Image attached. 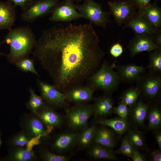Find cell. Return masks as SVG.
Masks as SVG:
<instances>
[{
	"instance_id": "1",
	"label": "cell",
	"mask_w": 161,
	"mask_h": 161,
	"mask_svg": "<svg viewBox=\"0 0 161 161\" xmlns=\"http://www.w3.org/2000/svg\"><path fill=\"white\" fill-rule=\"evenodd\" d=\"M91 23L55 26L44 30L32 52L64 93L80 86L101 65L105 52Z\"/></svg>"
},
{
	"instance_id": "2",
	"label": "cell",
	"mask_w": 161,
	"mask_h": 161,
	"mask_svg": "<svg viewBox=\"0 0 161 161\" xmlns=\"http://www.w3.org/2000/svg\"><path fill=\"white\" fill-rule=\"evenodd\" d=\"M36 40L32 29L24 26L10 30L0 44L6 43L9 45L10 52L6 56L10 63L15 64L32 53Z\"/></svg>"
},
{
	"instance_id": "3",
	"label": "cell",
	"mask_w": 161,
	"mask_h": 161,
	"mask_svg": "<svg viewBox=\"0 0 161 161\" xmlns=\"http://www.w3.org/2000/svg\"><path fill=\"white\" fill-rule=\"evenodd\" d=\"M113 67L104 61L98 70L89 78V86L95 90L99 89L107 94L117 89L120 80Z\"/></svg>"
},
{
	"instance_id": "4",
	"label": "cell",
	"mask_w": 161,
	"mask_h": 161,
	"mask_svg": "<svg viewBox=\"0 0 161 161\" xmlns=\"http://www.w3.org/2000/svg\"><path fill=\"white\" fill-rule=\"evenodd\" d=\"M75 6L82 17L97 26L105 28L110 22V12L104 11L101 4L94 0H84L82 4Z\"/></svg>"
},
{
	"instance_id": "5",
	"label": "cell",
	"mask_w": 161,
	"mask_h": 161,
	"mask_svg": "<svg viewBox=\"0 0 161 161\" xmlns=\"http://www.w3.org/2000/svg\"><path fill=\"white\" fill-rule=\"evenodd\" d=\"M60 3L58 0H33L22 10L21 19L26 22H32L51 13Z\"/></svg>"
},
{
	"instance_id": "6",
	"label": "cell",
	"mask_w": 161,
	"mask_h": 161,
	"mask_svg": "<svg viewBox=\"0 0 161 161\" xmlns=\"http://www.w3.org/2000/svg\"><path fill=\"white\" fill-rule=\"evenodd\" d=\"M136 87L145 98L156 100L160 96L161 91V73L149 72L143 75L137 82Z\"/></svg>"
},
{
	"instance_id": "7",
	"label": "cell",
	"mask_w": 161,
	"mask_h": 161,
	"mask_svg": "<svg viewBox=\"0 0 161 161\" xmlns=\"http://www.w3.org/2000/svg\"><path fill=\"white\" fill-rule=\"evenodd\" d=\"M110 13L113 15L119 26L123 25L137 11V5L131 0L109 1L107 2Z\"/></svg>"
},
{
	"instance_id": "8",
	"label": "cell",
	"mask_w": 161,
	"mask_h": 161,
	"mask_svg": "<svg viewBox=\"0 0 161 161\" xmlns=\"http://www.w3.org/2000/svg\"><path fill=\"white\" fill-rule=\"evenodd\" d=\"M93 113V105L77 104L67 112L66 118L69 126L74 130L84 129L87 127Z\"/></svg>"
},
{
	"instance_id": "9",
	"label": "cell",
	"mask_w": 161,
	"mask_h": 161,
	"mask_svg": "<svg viewBox=\"0 0 161 161\" xmlns=\"http://www.w3.org/2000/svg\"><path fill=\"white\" fill-rule=\"evenodd\" d=\"M72 0H64L52 11L49 20L52 22H69L82 17L76 10Z\"/></svg>"
},
{
	"instance_id": "10",
	"label": "cell",
	"mask_w": 161,
	"mask_h": 161,
	"mask_svg": "<svg viewBox=\"0 0 161 161\" xmlns=\"http://www.w3.org/2000/svg\"><path fill=\"white\" fill-rule=\"evenodd\" d=\"M128 49L131 57L144 51L150 52L161 49L154 43L153 35H135L129 41Z\"/></svg>"
},
{
	"instance_id": "11",
	"label": "cell",
	"mask_w": 161,
	"mask_h": 161,
	"mask_svg": "<svg viewBox=\"0 0 161 161\" xmlns=\"http://www.w3.org/2000/svg\"><path fill=\"white\" fill-rule=\"evenodd\" d=\"M123 28H129L134 32L135 35H153L160 29H158L147 21L137 12L123 25Z\"/></svg>"
},
{
	"instance_id": "12",
	"label": "cell",
	"mask_w": 161,
	"mask_h": 161,
	"mask_svg": "<svg viewBox=\"0 0 161 161\" xmlns=\"http://www.w3.org/2000/svg\"><path fill=\"white\" fill-rule=\"evenodd\" d=\"M38 84L42 97L49 104L57 106L65 104L66 100L64 93L57 89L54 85L39 80H38Z\"/></svg>"
},
{
	"instance_id": "13",
	"label": "cell",
	"mask_w": 161,
	"mask_h": 161,
	"mask_svg": "<svg viewBox=\"0 0 161 161\" xmlns=\"http://www.w3.org/2000/svg\"><path fill=\"white\" fill-rule=\"evenodd\" d=\"M115 67L121 81L126 83L137 82L143 75L147 68L142 66H139L134 64L116 66Z\"/></svg>"
},
{
	"instance_id": "14",
	"label": "cell",
	"mask_w": 161,
	"mask_h": 161,
	"mask_svg": "<svg viewBox=\"0 0 161 161\" xmlns=\"http://www.w3.org/2000/svg\"><path fill=\"white\" fill-rule=\"evenodd\" d=\"M16 7L9 1H0V30L12 29L16 19Z\"/></svg>"
},
{
	"instance_id": "15",
	"label": "cell",
	"mask_w": 161,
	"mask_h": 161,
	"mask_svg": "<svg viewBox=\"0 0 161 161\" xmlns=\"http://www.w3.org/2000/svg\"><path fill=\"white\" fill-rule=\"evenodd\" d=\"M94 90L89 86H80L71 89L64 93L66 100L78 104L92 100Z\"/></svg>"
},
{
	"instance_id": "16",
	"label": "cell",
	"mask_w": 161,
	"mask_h": 161,
	"mask_svg": "<svg viewBox=\"0 0 161 161\" xmlns=\"http://www.w3.org/2000/svg\"><path fill=\"white\" fill-rule=\"evenodd\" d=\"M138 11L153 26L161 29V8L156 1L149 3Z\"/></svg>"
},
{
	"instance_id": "17",
	"label": "cell",
	"mask_w": 161,
	"mask_h": 161,
	"mask_svg": "<svg viewBox=\"0 0 161 161\" xmlns=\"http://www.w3.org/2000/svg\"><path fill=\"white\" fill-rule=\"evenodd\" d=\"M38 113L39 119L43 124L47 126V130L49 133L55 127L59 126L62 122L61 116L49 107L45 105L40 109Z\"/></svg>"
},
{
	"instance_id": "18",
	"label": "cell",
	"mask_w": 161,
	"mask_h": 161,
	"mask_svg": "<svg viewBox=\"0 0 161 161\" xmlns=\"http://www.w3.org/2000/svg\"><path fill=\"white\" fill-rule=\"evenodd\" d=\"M93 107V114L96 117L107 116L113 113V101L112 97L108 95L97 97L94 99Z\"/></svg>"
},
{
	"instance_id": "19",
	"label": "cell",
	"mask_w": 161,
	"mask_h": 161,
	"mask_svg": "<svg viewBox=\"0 0 161 161\" xmlns=\"http://www.w3.org/2000/svg\"><path fill=\"white\" fill-rule=\"evenodd\" d=\"M93 143L99 144L112 149L116 144L114 134L106 126L96 128Z\"/></svg>"
},
{
	"instance_id": "20",
	"label": "cell",
	"mask_w": 161,
	"mask_h": 161,
	"mask_svg": "<svg viewBox=\"0 0 161 161\" xmlns=\"http://www.w3.org/2000/svg\"><path fill=\"white\" fill-rule=\"evenodd\" d=\"M79 134L78 132H70L61 134L53 143V148L59 152L69 149L73 145L76 144Z\"/></svg>"
},
{
	"instance_id": "21",
	"label": "cell",
	"mask_w": 161,
	"mask_h": 161,
	"mask_svg": "<svg viewBox=\"0 0 161 161\" xmlns=\"http://www.w3.org/2000/svg\"><path fill=\"white\" fill-rule=\"evenodd\" d=\"M93 143L88 147V153L90 156L96 159L118 160L112 149L99 144Z\"/></svg>"
},
{
	"instance_id": "22",
	"label": "cell",
	"mask_w": 161,
	"mask_h": 161,
	"mask_svg": "<svg viewBox=\"0 0 161 161\" xmlns=\"http://www.w3.org/2000/svg\"><path fill=\"white\" fill-rule=\"evenodd\" d=\"M149 107L148 104L140 100L130 107L131 118L135 123L140 126L143 125Z\"/></svg>"
},
{
	"instance_id": "23",
	"label": "cell",
	"mask_w": 161,
	"mask_h": 161,
	"mask_svg": "<svg viewBox=\"0 0 161 161\" xmlns=\"http://www.w3.org/2000/svg\"><path fill=\"white\" fill-rule=\"evenodd\" d=\"M96 122L97 124L111 128L120 135L126 131L129 126V124L127 120L119 117L109 119L100 118L97 120Z\"/></svg>"
},
{
	"instance_id": "24",
	"label": "cell",
	"mask_w": 161,
	"mask_h": 161,
	"mask_svg": "<svg viewBox=\"0 0 161 161\" xmlns=\"http://www.w3.org/2000/svg\"><path fill=\"white\" fill-rule=\"evenodd\" d=\"M147 115L148 129L153 131L160 129L161 126V111L160 107L157 105L151 107L149 106Z\"/></svg>"
},
{
	"instance_id": "25",
	"label": "cell",
	"mask_w": 161,
	"mask_h": 161,
	"mask_svg": "<svg viewBox=\"0 0 161 161\" xmlns=\"http://www.w3.org/2000/svg\"><path fill=\"white\" fill-rule=\"evenodd\" d=\"M96 126H92L86 127L80 133L76 144L81 148H88L93 143Z\"/></svg>"
},
{
	"instance_id": "26",
	"label": "cell",
	"mask_w": 161,
	"mask_h": 161,
	"mask_svg": "<svg viewBox=\"0 0 161 161\" xmlns=\"http://www.w3.org/2000/svg\"><path fill=\"white\" fill-rule=\"evenodd\" d=\"M149 63L147 68L149 72L161 73V49L149 52Z\"/></svg>"
},
{
	"instance_id": "27",
	"label": "cell",
	"mask_w": 161,
	"mask_h": 161,
	"mask_svg": "<svg viewBox=\"0 0 161 161\" xmlns=\"http://www.w3.org/2000/svg\"><path fill=\"white\" fill-rule=\"evenodd\" d=\"M28 128L30 135L32 137L39 135L46 136L49 133L45 129L41 121L36 118H32L29 120Z\"/></svg>"
},
{
	"instance_id": "28",
	"label": "cell",
	"mask_w": 161,
	"mask_h": 161,
	"mask_svg": "<svg viewBox=\"0 0 161 161\" xmlns=\"http://www.w3.org/2000/svg\"><path fill=\"white\" fill-rule=\"evenodd\" d=\"M140 94V91L136 86L132 87L124 91L120 99L121 102L131 107L137 101Z\"/></svg>"
},
{
	"instance_id": "29",
	"label": "cell",
	"mask_w": 161,
	"mask_h": 161,
	"mask_svg": "<svg viewBox=\"0 0 161 161\" xmlns=\"http://www.w3.org/2000/svg\"><path fill=\"white\" fill-rule=\"evenodd\" d=\"M35 154L32 151L20 148L16 149L10 155L11 160L16 161H27L32 160Z\"/></svg>"
},
{
	"instance_id": "30",
	"label": "cell",
	"mask_w": 161,
	"mask_h": 161,
	"mask_svg": "<svg viewBox=\"0 0 161 161\" xmlns=\"http://www.w3.org/2000/svg\"><path fill=\"white\" fill-rule=\"evenodd\" d=\"M126 137L133 145L138 148H143L145 145L144 138L141 133L135 129L129 128L127 129Z\"/></svg>"
},
{
	"instance_id": "31",
	"label": "cell",
	"mask_w": 161,
	"mask_h": 161,
	"mask_svg": "<svg viewBox=\"0 0 161 161\" xmlns=\"http://www.w3.org/2000/svg\"><path fill=\"white\" fill-rule=\"evenodd\" d=\"M30 93V100L27 103V107L33 112H35L41 109L45 103L41 97L37 95L34 90L31 88L29 89Z\"/></svg>"
},
{
	"instance_id": "32",
	"label": "cell",
	"mask_w": 161,
	"mask_h": 161,
	"mask_svg": "<svg viewBox=\"0 0 161 161\" xmlns=\"http://www.w3.org/2000/svg\"><path fill=\"white\" fill-rule=\"evenodd\" d=\"M15 65L18 69L25 72H30L38 76L39 75L36 70L34 64V60L28 57L23 58Z\"/></svg>"
},
{
	"instance_id": "33",
	"label": "cell",
	"mask_w": 161,
	"mask_h": 161,
	"mask_svg": "<svg viewBox=\"0 0 161 161\" xmlns=\"http://www.w3.org/2000/svg\"><path fill=\"white\" fill-rule=\"evenodd\" d=\"M133 145L126 136L123 139L118 153L131 158Z\"/></svg>"
},
{
	"instance_id": "34",
	"label": "cell",
	"mask_w": 161,
	"mask_h": 161,
	"mask_svg": "<svg viewBox=\"0 0 161 161\" xmlns=\"http://www.w3.org/2000/svg\"><path fill=\"white\" fill-rule=\"evenodd\" d=\"M129 112L128 106L121 101L119 103L117 106L114 107L113 111V113L119 117L126 120H127Z\"/></svg>"
},
{
	"instance_id": "35",
	"label": "cell",
	"mask_w": 161,
	"mask_h": 161,
	"mask_svg": "<svg viewBox=\"0 0 161 161\" xmlns=\"http://www.w3.org/2000/svg\"><path fill=\"white\" fill-rule=\"evenodd\" d=\"M31 137L24 133H21L14 138L12 141L13 144L15 146L20 147L26 146L31 139Z\"/></svg>"
},
{
	"instance_id": "36",
	"label": "cell",
	"mask_w": 161,
	"mask_h": 161,
	"mask_svg": "<svg viewBox=\"0 0 161 161\" xmlns=\"http://www.w3.org/2000/svg\"><path fill=\"white\" fill-rule=\"evenodd\" d=\"M43 157L47 161H67L69 160L68 157L57 155L49 151L45 152Z\"/></svg>"
},
{
	"instance_id": "37",
	"label": "cell",
	"mask_w": 161,
	"mask_h": 161,
	"mask_svg": "<svg viewBox=\"0 0 161 161\" xmlns=\"http://www.w3.org/2000/svg\"><path fill=\"white\" fill-rule=\"evenodd\" d=\"M123 49L119 42H116L113 44L109 49L110 55L116 58L120 56L123 52Z\"/></svg>"
},
{
	"instance_id": "38",
	"label": "cell",
	"mask_w": 161,
	"mask_h": 161,
	"mask_svg": "<svg viewBox=\"0 0 161 161\" xmlns=\"http://www.w3.org/2000/svg\"><path fill=\"white\" fill-rule=\"evenodd\" d=\"M138 148L133 145L131 158L133 161H145V157L138 150Z\"/></svg>"
},
{
	"instance_id": "39",
	"label": "cell",
	"mask_w": 161,
	"mask_h": 161,
	"mask_svg": "<svg viewBox=\"0 0 161 161\" xmlns=\"http://www.w3.org/2000/svg\"><path fill=\"white\" fill-rule=\"evenodd\" d=\"M33 0H7L16 6H18L23 10L26 8Z\"/></svg>"
},
{
	"instance_id": "40",
	"label": "cell",
	"mask_w": 161,
	"mask_h": 161,
	"mask_svg": "<svg viewBox=\"0 0 161 161\" xmlns=\"http://www.w3.org/2000/svg\"><path fill=\"white\" fill-rule=\"evenodd\" d=\"M42 137L41 136H38L33 137L28 142L26 145V149L31 151L32 150L33 147L35 145L39 144L40 143V139Z\"/></svg>"
},
{
	"instance_id": "41",
	"label": "cell",
	"mask_w": 161,
	"mask_h": 161,
	"mask_svg": "<svg viewBox=\"0 0 161 161\" xmlns=\"http://www.w3.org/2000/svg\"><path fill=\"white\" fill-rule=\"evenodd\" d=\"M151 160L153 161H161V152L160 149L154 151L151 154Z\"/></svg>"
},
{
	"instance_id": "42",
	"label": "cell",
	"mask_w": 161,
	"mask_h": 161,
	"mask_svg": "<svg viewBox=\"0 0 161 161\" xmlns=\"http://www.w3.org/2000/svg\"><path fill=\"white\" fill-rule=\"evenodd\" d=\"M137 6L138 10L143 8L147 4L150 2L151 0H131Z\"/></svg>"
},
{
	"instance_id": "43",
	"label": "cell",
	"mask_w": 161,
	"mask_h": 161,
	"mask_svg": "<svg viewBox=\"0 0 161 161\" xmlns=\"http://www.w3.org/2000/svg\"><path fill=\"white\" fill-rule=\"evenodd\" d=\"M154 41L155 44L161 48V30L153 35Z\"/></svg>"
},
{
	"instance_id": "44",
	"label": "cell",
	"mask_w": 161,
	"mask_h": 161,
	"mask_svg": "<svg viewBox=\"0 0 161 161\" xmlns=\"http://www.w3.org/2000/svg\"><path fill=\"white\" fill-rule=\"evenodd\" d=\"M155 137L156 141L157 143L159 149L161 150V131L159 129L155 131Z\"/></svg>"
},
{
	"instance_id": "45",
	"label": "cell",
	"mask_w": 161,
	"mask_h": 161,
	"mask_svg": "<svg viewBox=\"0 0 161 161\" xmlns=\"http://www.w3.org/2000/svg\"><path fill=\"white\" fill-rule=\"evenodd\" d=\"M1 144V133L0 131V148Z\"/></svg>"
},
{
	"instance_id": "46",
	"label": "cell",
	"mask_w": 161,
	"mask_h": 161,
	"mask_svg": "<svg viewBox=\"0 0 161 161\" xmlns=\"http://www.w3.org/2000/svg\"><path fill=\"white\" fill-rule=\"evenodd\" d=\"M0 55H4V56L6 55H5V54L2 53L0 52Z\"/></svg>"
},
{
	"instance_id": "47",
	"label": "cell",
	"mask_w": 161,
	"mask_h": 161,
	"mask_svg": "<svg viewBox=\"0 0 161 161\" xmlns=\"http://www.w3.org/2000/svg\"><path fill=\"white\" fill-rule=\"evenodd\" d=\"M75 0L77 1H80L81 0Z\"/></svg>"
},
{
	"instance_id": "48",
	"label": "cell",
	"mask_w": 161,
	"mask_h": 161,
	"mask_svg": "<svg viewBox=\"0 0 161 161\" xmlns=\"http://www.w3.org/2000/svg\"><path fill=\"white\" fill-rule=\"evenodd\" d=\"M111 1H116V0H110Z\"/></svg>"
}]
</instances>
